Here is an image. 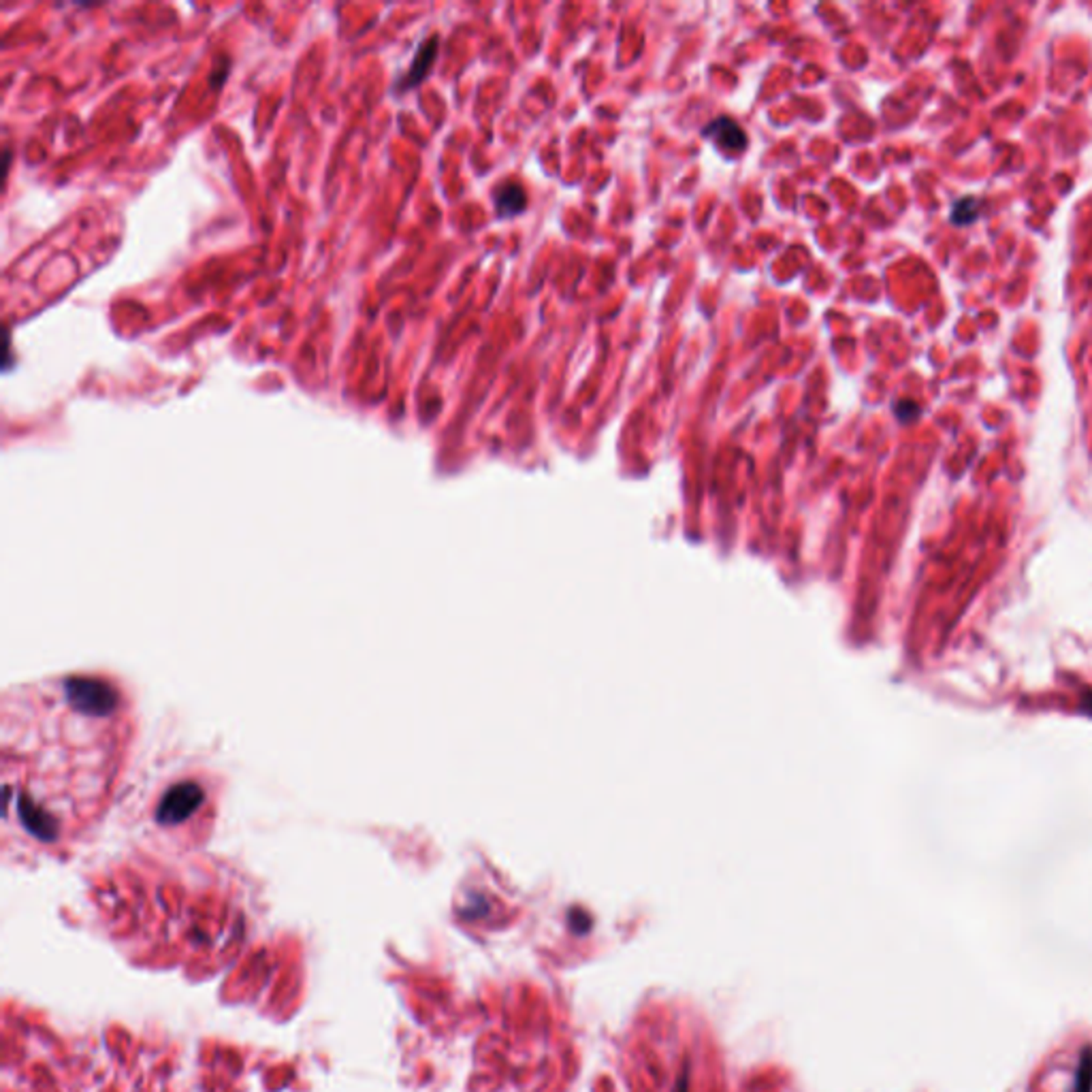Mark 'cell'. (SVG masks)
Segmentation results:
<instances>
[{
	"label": "cell",
	"mask_w": 1092,
	"mask_h": 1092,
	"mask_svg": "<svg viewBox=\"0 0 1092 1092\" xmlns=\"http://www.w3.org/2000/svg\"><path fill=\"white\" fill-rule=\"evenodd\" d=\"M124 747L122 700L105 681L22 689L3 719L4 819L39 843L67 837L105 807Z\"/></svg>",
	"instance_id": "obj_1"
},
{
	"label": "cell",
	"mask_w": 1092,
	"mask_h": 1092,
	"mask_svg": "<svg viewBox=\"0 0 1092 1092\" xmlns=\"http://www.w3.org/2000/svg\"><path fill=\"white\" fill-rule=\"evenodd\" d=\"M920 412H922V407L915 404L913 399H900L894 404V414L898 416L900 422L915 421L920 416Z\"/></svg>",
	"instance_id": "obj_7"
},
{
	"label": "cell",
	"mask_w": 1092,
	"mask_h": 1092,
	"mask_svg": "<svg viewBox=\"0 0 1092 1092\" xmlns=\"http://www.w3.org/2000/svg\"><path fill=\"white\" fill-rule=\"evenodd\" d=\"M1074 1092H1092V1045H1086L1080 1054Z\"/></svg>",
	"instance_id": "obj_6"
},
{
	"label": "cell",
	"mask_w": 1092,
	"mask_h": 1092,
	"mask_svg": "<svg viewBox=\"0 0 1092 1092\" xmlns=\"http://www.w3.org/2000/svg\"><path fill=\"white\" fill-rule=\"evenodd\" d=\"M978 216H979V201L975 199V196H963V199H958L954 203L949 220L958 226H966L973 223Z\"/></svg>",
	"instance_id": "obj_5"
},
{
	"label": "cell",
	"mask_w": 1092,
	"mask_h": 1092,
	"mask_svg": "<svg viewBox=\"0 0 1092 1092\" xmlns=\"http://www.w3.org/2000/svg\"><path fill=\"white\" fill-rule=\"evenodd\" d=\"M493 199H495V209L500 218H515L527 208L525 188L517 182L502 184L493 194Z\"/></svg>",
	"instance_id": "obj_4"
},
{
	"label": "cell",
	"mask_w": 1092,
	"mask_h": 1092,
	"mask_svg": "<svg viewBox=\"0 0 1092 1092\" xmlns=\"http://www.w3.org/2000/svg\"><path fill=\"white\" fill-rule=\"evenodd\" d=\"M704 135H707V139H711L722 152L729 156L743 152V150L747 148V135H744V130L738 127L732 118L713 120V122L704 128Z\"/></svg>",
	"instance_id": "obj_2"
},
{
	"label": "cell",
	"mask_w": 1092,
	"mask_h": 1092,
	"mask_svg": "<svg viewBox=\"0 0 1092 1092\" xmlns=\"http://www.w3.org/2000/svg\"><path fill=\"white\" fill-rule=\"evenodd\" d=\"M436 52H437V37H429V39H427V41H422V45L419 48V52H416L414 60H412L410 69H407L406 77L399 79L397 88L407 90V88H414V85H419L422 79L427 77V73H429L431 64H434V60H436Z\"/></svg>",
	"instance_id": "obj_3"
},
{
	"label": "cell",
	"mask_w": 1092,
	"mask_h": 1092,
	"mask_svg": "<svg viewBox=\"0 0 1092 1092\" xmlns=\"http://www.w3.org/2000/svg\"><path fill=\"white\" fill-rule=\"evenodd\" d=\"M674 1092H689V1081H687L685 1071H683V1075H681V1078H678L677 1088H674Z\"/></svg>",
	"instance_id": "obj_8"
}]
</instances>
